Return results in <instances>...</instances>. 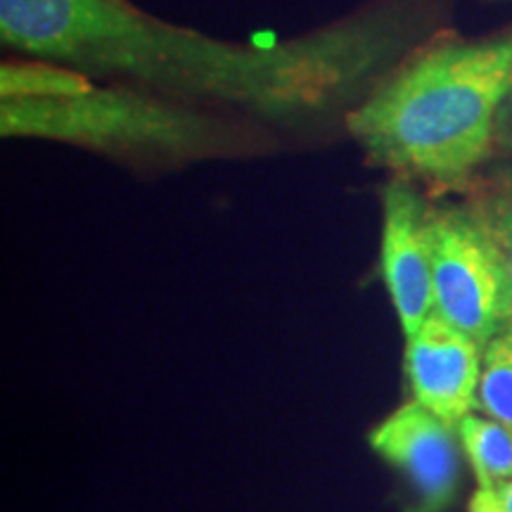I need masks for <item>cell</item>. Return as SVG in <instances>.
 <instances>
[{"label":"cell","mask_w":512,"mask_h":512,"mask_svg":"<svg viewBox=\"0 0 512 512\" xmlns=\"http://www.w3.org/2000/svg\"><path fill=\"white\" fill-rule=\"evenodd\" d=\"M467 512H505L501 508V503H498V496L494 489H484V486H479L475 491V496L470 498V508Z\"/></svg>","instance_id":"12"},{"label":"cell","mask_w":512,"mask_h":512,"mask_svg":"<svg viewBox=\"0 0 512 512\" xmlns=\"http://www.w3.org/2000/svg\"><path fill=\"white\" fill-rule=\"evenodd\" d=\"M494 491L498 496V503H501V508L505 512H512V479H508V482H503V484H498Z\"/></svg>","instance_id":"13"},{"label":"cell","mask_w":512,"mask_h":512,"mask_svg":"<svg viewBox=\"0 0 512 512\" xmlns=\"http://www.w3.org/2000/svg\"><path fill=\"white\" fill-rule=\"evenodd\" d=\"M95 81L79 69L38 57H15L0 67V100H57L88 93Z\"/></svg>","instance_id":"8"},{"label":"cell","mask_w":512,"mask_h":512,"mask_svg":"<svg viewBox=\"0 0 512 512\" xmlns=\"http://www.w3.org/2000/svg\"><path fill=\"white\" fill-rule=\"evenodd\" d=\"M252 128L204 107L105 83L74 98L0 100L3 138L53 140L143 162H188L254 150Z\"/></svg>","instance_id":"3"},{"label":"cell","mask_w":512,"mask_h":512,"mask_svg":"<svg viewBox=\"0 0 512 512\" xmlns=\"http://www.w3.org/2000/svg\"><path fill=\"white\" fill-rule=\"evenodd\" d=\"M382 280L403 335L413 337L434 313L430 207L403 176L382 192Z\"/></svg>","instance_id":"5"},{"label":"cell","mask_w":512,"mask_h":512,"mask_svg":"<svg viewBox=\"0 0 512 512\" xmlns=\"http://www.w3.org/2000/svg\"><path fill=\"white\" fill-rule=\"evenodd\" d=\"M456 427L446 425L418 401L382 420L370 432V446L394 465L411 486L408 512H444L453 503L460 482V453Z\"/></svg>","instance_id":"6"},{"label":"cell","mask_w":512,"mask_h":512,"mask_svg":"<svg viewBox=\"0 0 512 512\" xmlns=\"http://www.w3.org/2000/svg\"><path fill=\"white\" fill-rule=\"evenodd\" d=\"M0 36L17 53L91 79L294 128L373 86L396 36L358 15L275 43H233L143 12L131 0H0Z\"/></svg>","instance_id":"1"},{"label":"cell","mask_w":512,"mask_h":512,"mask_svg":"<svg viewBox=\"0 0 512 512\" xmlns=\"http://www.w3.org/2000/svg\"><path fill=\"white\" fill-rule=\"evenodd\" d=\"M510 91L512 36L444 43L373 86L349 110L347 131L399 176L460 185L489 157Z\"/></svg>","instance_id":"2"},{"label":"cell","mask_w":512,"mask_h":512,"mask_svg":"<svg viewBox=\"0 0 512 512\" xmlns=\"http://www.w3.org/2000/svg\"><path fill=\"white\" fill-rule=\"evenodd\" d=\"M477 408L512 432V318L486 342Z\"/></svg>","instance_id":"10"},{"label":"cell","mask_w":512,"mask_h":512,"mask_svg":"<svg viewBox=\"0 0 512 512\" xmlns=\"http://www.w3.org/2000/svg\"><path fill=\"white\" fill-rule=\"evenodd\" d=\"M482 347L437 313L408 337L406 375L413 401L456 427L477 406Z\"/></svg>","instance_id":"7"},{"label":"cell","mask_w":512,"mask_h":512,"mask_svg":"<svg viewBox=\"0 0 512 512\" xmlns=\"http://www.w3.org/2000/svg\"><path fill=\"white\" fill-rule=\"evenodd\" d=\"M434 313L479 347L512 318V285L496 242L472 207L430 209Z\"/></svg>","instance_id":"4"},{"label":"cell","mask_w":512,"mask_h":512,"mask_svg":"<svg viewBox=\"0 0 512 512\" xmlns=\"http://www.w3.org/2000/svg\"><path fill=\"white\" fill-rule=\"evenodd\" d=\"M472 211L482 221L491 240L496 242L512 285V185H503L491 195L482 197V200L472 204Z\"/></svg>","instance_id":"11"},{"label":"cell","mask_w":512,"mask_h":512,"mask_svg":"<svg viewBox=\"0 0 512 512\" xmlns=\"http://www.w3.org/2000/svg\"><path fill=\"white\" fill-rule=\"evenodd\" d=\"M456 434L479 486L496 489L498 484L512 479V432L508 427L470 413L458 422Z\"/></svg>","instance_id":"9"}]
</instances>
